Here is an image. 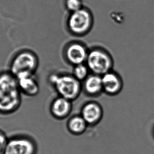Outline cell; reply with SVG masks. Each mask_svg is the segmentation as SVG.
Instances as JSON below:
<instances>
[{"label": "cell", "mask_w": 154, "mask_h": 154, "mask_svg": "<svg viewBox=\"0 0 154 154\" xmlns=\"http://www.w3.org/2000/svg\"><path fill=\"white\" fill-rule=\"evenodd\" d=\"M88 126L82 116H73L67 122V128L73 135H80L85 132Z\"/></svg>", "instance_id": "cell-13"}, {"label": "cell", "mask_w": 154, "mask_h": 154, "mask_svg": "<svg viewBox=\"0 0 154 154\" xmlns=\"http://www.w3.org/2000/svg\"><path fill=\"white\" fill-rule=\"evenodd\" d=\"M86 64L92 73L102 76L112 70L113 59L106 50L94 48L89 51Z\"/></svg>", "instance_id": "cell-4"}, {"label": "cell", "mask_w": 154, "mask_h": 154, "mask_svg": "<svg viewBox=\"0 0 154 154\" xmlns=\"http://www.w3.org/2000/svg\"><path fill=\"white\" fill-rule=\"evenodd\" d=\"M81 116L88 125L97 124L103 118L102 107L98 103L94 102L88 103L82 109Z\"/></svg>", "instance_id": "cell-10"}, {"label": "cell", "mask_w": 154, "mask_h": 154, "mask_svg": "<svg viewBox=\"0 0 154 154\" xmlns=\"http://www.w3.org/2000/svg\"><path fill=\"white\" fill-rule=\"evenodd\" d=\"M72 109V101L58 96L52 101L50 112L52 116L58 120H63L70 115Z\"/></svg>", "instance_id": "cell-8"}, {"label": "cell", "mask_w": 154, "mask_h": 154, "mask_svg": "<svg viewBox=\"0 0 154 154\" xmlns=\"http://www.w3.org/2000/svg\"><path fill=\"white\" fill-rule=\"evenodd\" d=\"M65 5L66 9L71 13L78 11L84 7L82 0H66Z\"/></svg>", "instance_id": "cell-15"}, {"label": "cell", "mask_w": 154, "mask_h": 154, "mask_svg": "<svg viewBox=\"0 0 154 154\" xmlns=\"http://www.w3.org/2000/svg\"><path fill=\"white\" fill-rule=\"evenodd\" d=\"M34 75L17 78L22 94L28 97H35L40 92V86Z\"/></svg>", "instance_id": "cell-11"}, {"label": "cell", "mask_w": 154, "mask_h": 154, "mask_svg": "<svg viewBox=\"0 0 154 154\" xmlns=\"http://www.w3.org/2000/svg\"><path fill=\"white\" fill-rule=\"evenodd\" d=\"M89 51L86 46L80 42H72L67 45L65 50L66 60L73 66L85 63L88 57Z\"/></svg>", "instance_id": "cell-7"}, {"label": "cell", "mask_w": 154, "mask_h": 154, "mask_svg": "<svg viewBox=\"0 0 154 154\" xmlns=\"http://www.w3.org/2000/svg\"><path fill=\"white\" fill-rule=\"evenodd\" d=\"M38 59L35 54L25 50L17 54L11 62L10 72L17 78L34 75L38 68Z\"/></svg>", "instance_id": "cell-3"}, {"label": "cell", "mask_w": 154, "mask_h": 154, "mask_svg": "<svg viewBox=\"0 0 154 154\" xmlns=\"http://www.w3.org/2000/svg\"><path fill=\"white\" fill-rule=\"evenodd\" d=\"M103 91L109 95L117 94L122 90V80L119 75L110 71L101 76Z\"/></svg>", "instance_id": "cell-9"}, {"label": "cell", "mask_w": 154, "mask_h": 154, "mask_svg": "<svg viewBox=\"0 0 154 154\" xmlns=\"http://www.w3.org/2000/svg\"><path fill=\"white\" fill-rule=\"evenodd\" d=\"M84 90L90 96H97L103 91L102 78L100 75L92 73L84 80Z\"/></svg>", "instance_id": "cell-12"}, {"label": "cell", "mask_w": 154, "mask_h": 154, "mask_svg": "<svg viewBox=\"0 0 154 154\" xmlns=\"http://www.w3.org/2000/svg\"><path fill=\"white\" fill-rule=\"evenodd\" d=\"M89 69L85 63L78 64L74 66L73 69L72 75L81 82L84 81L88 77L89 73Z\"/></svg>", "instance_id": "cell-14"}, {"label": "cell", "mask_w": 154, "mask_h": 154, "mask_svg": "<svg viewBox=\"0 0 154 154\" xmlns=\"http://www.w3.org/2000/svg\"><path fill=\"white\" fill-rule=\"evenodd\" d=\"M49 80L59 96L71 101L79 96L82 91V85L80 82L73 75L52 74L50 76Z\"/></svg>", "instance_id": "cell-2"}, {"label": "cell", "mask_w": 154, "mask_h": 154, "mask_svg": "<svg viewBox=\"0 0 154 154\" xmlns=\"http://www.w3.org/2000/svg\"><path fill=\"white\" fill-rule=\"evenodd\" d=\"M9 138L5 133L0 130V154H3L5 152Z\"/></svg>", "instance_id": "cell-16"}, {"label": "cell", "mask_w": 154, "mask_h": 154, "mask_svg": "<svg viewBox=\"0 0 154 154\" xmlns=\"http://www.w3.org/2000/svg\"><path fill=\"white\" fill-rule=\"evenodd\" d=\"M38 145L31 137L17 135L9 138L3 154H37Z\"/></svg>", "instance_id": "cell-6"}, {"label": "cell", "mask_w": 154, "mask_h": 154, "mask_svg": "<svg viewBox=\"0 0 154 154\" xmlns=\"http://www.w3.org/2000/svg\"><path fill=\"white\" fill-rule=\"evenodd\" d=\"M94 24V17L89 9H82L71 13L67 25L71 33L77 36H84L90 31Z\"/></svg>", "instance_id": "cell-5"}, {"label": "cell", "mask_w": 154, "mask_h": 154, "mask_svg": "<svg viewBox=\"0 0 154 154\" xmlns=\"http://www.w3.org/2000/svg\"><path fill=\"white\" fill-rule=\"evenodd\" d=\"M22 93L17 78L10 72L0 73V114L9 115L18 110Z\"/></svg>", "instance_id": "cell-1"}]
</instances>
